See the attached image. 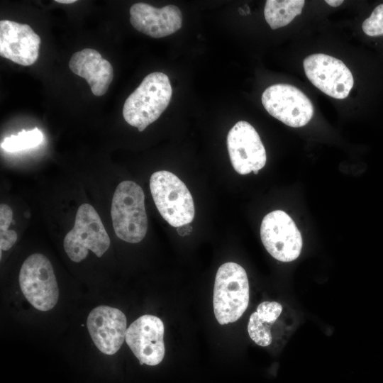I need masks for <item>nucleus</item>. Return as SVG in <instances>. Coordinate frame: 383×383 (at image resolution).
I'll list each match as a JSON object with an SVG mask.
<instances>
[{
	"label": "nucleus",
	"mask_w": 383,
	"mask_h": 383,
	"mask_svg": "<svg viewBox=\"0 0 383 383\" xmlns=\"http://www.w3.org/2000/svg\"><path fill=\"white\" fill-rule=\"evenodd\" d=\"M260 237L267 252L276 260H296L302 248V238L292 218L281 210L267 213L262 219Z\"/></svg>",
	"instance_id": "nucleus-8"
},
{
	"label": "nucleus",
	"mask_w": 383,
	"mask_h": 383,
	"mask_svg": "<svg viewBox=\"0 0 383 383\" xmlns=\"http://www.w3.org/2000/svg\"><path fill=\"white\" fill-rule=\"evenodd\" d=\"M130 14V22L137 30L155 38L171 35L182 26V12L174 5L158 9L136 3L131 7Z\"/></svg>",
	"instance_id": "nucleus-14"
},
{
	"label": "nucleus",
	"mask_w": 383,
	"mask_h": 383,
	"mask_svg": "<svg viewBox=\"0 0 383 383\" xmlns=\"http://www.w3.org/2000/svg\"><path fill=\"white\" fill-rule=\"evenodd\" d=\"M21 290L28 302L36 309H52L59 298V288L50 260L43 254L28 256L19 272Z\"/></svg>",
	"instance_id": "nucleus-6"
},
{
	"label": "nucleus",
	"mask_w": 383,
	"mask_h": 383,
	"mask_svg": "<svg viewBox=\"0 0 383 383\" xmlns=\"http://www.w3.org/2000/svg\"><path fill=\"white\" fill-rule=\"evenodd\" d=\"M262 103L274 118L293 128L306 125L313 115L310 99L298 88L287 84H275L262 95Z\"/></svg>",
	"instance_id": "nucleus-7"
},
{
	"label": "nucleus",
	"mask_w": 383,
	"mask_h": 383,
	"mask_svg": "<svg viewBox=\"0 0 383 383\" xmlns=\"http://www.w3.org/2000/svg\"><path fill=\"white\" fill-rule=\"evenodd\" d=\"M13 219L11 208L5 204L0 205V248L1 250H9L16 242L18 235L15 231L9 230Z\"/></svg>",
	"instance_id": "nucleus-19"
},
{
	"label": "nucleus",
	"mask_w": 383,
	"mask_h": 383,
	"mask_svg": "<svg viewBox=\"0 0 383 383\" xmlns=\"http://www.w3.org/2000/svg\"><path fill=\"white\" fill-rule=\"evenodd\" d=\"M282 311V305L276 301H265L260 304L250 317L248 332L250 338L258 345L265 347L272 340L271 326Z\"/></svg>",
	"instance_id": "nucleus-16"
},
{
	"label": "nucleus",
	"mask_w": 383,
	"mask_h": 383,
	"mask_svg": "<svg viewBox=\"0 0 383 383\" xmlns=\"http://www.w3.org/2000/svg\"><path fill=\"white\" fill-rule=\"evenodd\" d=\"M227 148L234 170L240 174H257L266 164L265 148L255 128L248 122H237L227 135Z\"/></svg>",
	"instance_id": "nucleus-10"
},
{
	"label": "nucleus",
	"mask_w": 383,
	"mask_h": 383,
	"mask_svg": "<svg viewBox=\"0 0 383 383\" xmlns=\"http://www.w3.org/2000/svg\"><path fill=\"white\" fill-rule=\"evenodd\" d=\"M69 67L72 72L87 80L96 96L106 93L113 78L112 65L94 49L85 48L74 53Z\"/></svg>",
	"instance_id": "nucleus-15"
},
{
	"label": "nucleus",
	"mask_w": 383,
	"mask_h": 383,
	"mask_svg": "<svg viewBox=\"0 0 383 383\" xmlns=\"http://www.w3.org/2000/svg\"><path fill=\"white\" fill-rule=\"evenodd\" d=\"M304 4V0H267L264 9L265 20L272 29L285 26L301 14Z\"/></svg>",
	"instance_id": "nucleus-17"
},
{
	"label": "nucleus",
	"mask_w": 383,
	"mask_h": 383,
	"mask_svg": "<svg viewBox=\"0 0 383 383\" xmlns=\"http://www.w3.org/2000/svg\"><path fill=\"white\" fill-rule=\"evenodd\" d=\"M111 216L118 238L130 243L140 242L148 230L143 189L130 180L119 183L113 195Z\"/></svg>",
	"instance_id": "nucleus-2"
},
{
	"label": "nucleus",
	"mask_w": 383,
	"mask_h": 383,
	"mask_svg": "<svg viewBox=\"0 0 383 383\" xmlns=\"http://www.w3.org/2000/svg\"><path fill=\"white\" fill-rule=\"evenodd\" d=\"M55 1L60 4H72L76 2V0H55Z\"/></svg>",
	"instance_id": "nucleus-23"
},
{
	"label": "nucleus",
	"mask_w": 383,
	"mask_h": 383,
	"mask_svg": "<svg viewBox=\"0 0 383 383\" xmlns=\"http://www.w3.org/2000/svg\"><path fill=\"white\" fill-rule=\"evenodd\" d=\"M192 231V227L189 223L178 227L177 229V233L181 236H185L190 234Z\"/></svg>",
	"instance_id": "nucleus-21"
},
{
	"label": "nucleus",
	"mask_w": 383,
	"mask_h": 383,
	"mask_svg": "<svg viewBox=\"0 0 383 383\" xmlns=\"http://www.w3.org/2000/svg\"><path fill=\"white\" fill-rule=\"evenodd\" d=\"M363 32L369 36L383 35V4L378 5L362 23Z\"/></svg>",
	"instance_id": "nucleus-20"
},
{
	"label": "nucleus",
	"mask_w": 383,
	"mask_h": 383,
	"mask_svg": "<svg viewBox=\"0 0 383 383\" xmlns=\"http://www.w3.org/2000/svg\"><path fill=\"white\" fill-rule=\"evenodd\" d=\"M172 94L170 79L161 72L148 74L126 99L123 107L125 121L138 131L155 121L167 107Z\"/></svg>",
	"instance_id": "nucleus-1"
},
{
	"label": "nucleus",
	"mask_w": 383,
	"mask_h": 383,
	"mask_svg": "<svg viewBox=\"0 0 383 383\" xmlns=\"http://www.w3.org/2000/svg\"><path fill=\"white\" fill-rule=\"evenodd\" d=\"M164 324L152 315H143L127 328L126 342L140 365L155 366L165 356Z\"/></svg>",
	"instance_id": "nucleus-11"
},
{
	"label": "nucleus",
	"mask_w": 383,
	"mask_h": 383,
	"mask_svg": "<svg viewBox=\"0 0 383 383\" xmlns=\"http://www.w3.org/2000/svg\"><path fill=\"white\" fill-rule=\"evenodd\" d=\"M150 189L159 213L170 226L178 228L192 222L193 198L177 175L165 170L155 172L150 177Z\"/></svg>",
	"instance_id": "nucleus-4"
},
{
	"label": "nucleus",
	"mask_w": 383,
	"mask_h": 383,
	"mask_svg": "<svg viewBox=\"0 0 383 383\" xmlns=\"http://www.w3.org/2000/svg\"><path fill=\"white\" fill-rule=\"evenodd\" d=\"M309 81L324 94L337 99L346 98L354 84L350 70L340 60L331 55L317 53L303 62Z\"/></svg>",
	"instance_id": "nucleus-9"
},
{
	"label": "nucleus",
	"mask_w": 383,
	"mask_h": 383,
	"mask_svg": "<svg viewBox=\"0 0 383 383\" xmlns=\"http://www.w3.org/2000/svg\"><path fill=\"white\" fill-rule=\"evenodd\" d=\"M40 38L28 24L9 20L0 21V55L23 66L38 57Z\"/></svg>",
	"instance_id": "nucleus-13"
},
{
	"label": "nucleus",
	"mask_w": 383,
	"mask_h": 383,
	"mask_svg": "<svg viewBox=\"0 0 383 383\" xmlns=\"http://www.w3.org/2000/svg\"><path fill=\"white\" fill-rule=\"evenodd\" d=\"M326 2L333 6V7H337L341 5L343 3V0H326Z\"/></svg>",
	"instance_id": "nucleus-22"
},
{
	"label": "nucleus",
	"mask_w": 383,
	"mask_h": 383,
	"mask_svg": "<svg viewBox=\"0 0 383 383\" xmlns=\"http://www.w3.org/2000/svg\"><path fill=\"white\" fill-rule=\"evenodd\" d=\"M109 236L95 210L89 204H83L77 209L73 228L64 238V249L69 258L79 262L92 251L101 257L110 246Z\"/></svg>",
	"instance_id": "nucleus-5"
},
{
	"label": "nucleus",
	"mask_w": 383,
	"mask_h": 383,
	"mask_svg": "<svg viewBox=\"0 0 383 383\" xmlns=\"http://www.w3.org/2000/svg\"><path fill=\"white\" fill-rule=\"evenodd\" d=\"M127 320L119 309L99 306L89 314L87 326L96 347L104 354H115L121 347L126 333Z\"/></svg>",
	"instance_id": "nucleus-12"
},
{
	"label": "nucleus",
	"mask_w": 383,
	"mask_h": 383,
	"mask_svg": "<svg viewBox=\"0 0 383 383\" xmlns=\"http://www.w3.org/2000/svg\"><path fill=\"white\" fill-rule=\"evenodd\" d=\"M249 283L244 268L226 262L216 272L213 295L215 317L221 325L238 321L248 308Z\"/></svg>",
	"instance_id": "nucleus-3"
},
{
	"label": "nucleus",
	"mask_w": 383,
	"mask_h": 383,
	"mask_svg": "<svg viewBox=\"0 0 383 383\" xmlns=\"http://www.w3.org/2000/svg\"><path fill=\"white\" fill-rule=\"evenodd\" d=\"M43 133L38 128L31 131L23 130L17 135H11L4 138L1 143V148L10 152L22 151L38 146L43 141Z\"/></svg>",
	"instance_id": "nucleus-18"
}]
</instances>
